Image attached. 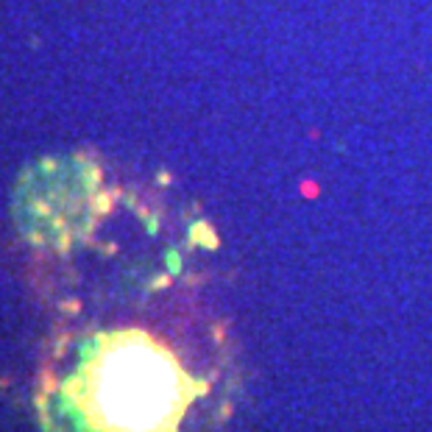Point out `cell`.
<instances>
[{
  "label": "cell",
  "instance_id": "cell-1",
  "mask_svg": "<svg viewBox=\"0 0 432 432\" xmlns=\"http://www.w3.org/2000/svg\"><path fill=\"white\" fill-rule=\"evenodd\" d=\"M198 393L201 382L182 354L142 324L90 335L65 388L90 432H176Z\"/></svg>",
  "mask_w": 432,
  "mask_h": 432
}]
</instances>
